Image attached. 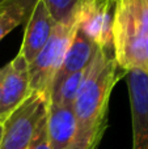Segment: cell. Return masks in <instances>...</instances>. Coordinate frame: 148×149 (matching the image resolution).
I'll list each match as a JSON object with an SVG mask.
<instances>
[{"label":"cell","instance_id":"9","mask_svg":"<svg viewBox=\"0 0 148 149\" xmlns=\"http://www.w3.org/2000/svg\"><path fill=\"white\" fill-rule=\"evenodd\" d=\"M97 51H98L97 45L93 41H91L89 37L80 28H77V30H76L75 36H73L72 41H71L70 46L67 49L62 65H60L57 74H55V77L52 79L50 92L55 86H58L63 81L64 77L87 70L88 65L92 63L93 58L96 56Z\"/></svg>","mask_w":148,"mask_h":149},{"label":"cell","instance_id":"7","mask_svg":"<svg viewBox=\"0 0 148 149\" xmlns=\"http://www.w3.org/2000/svg\"><path fill=\"white\" fill-rule=\"evenodd\" d=\"M79 28L98 49L112 47V8L108 0H88L79 12Z\"/></svg>","mask_w":148,"mask_h":149},{"label":"cell","instance_id":"8","mask_svg":"<svg viewBox=\"0 0 148 149\" xmlns=\"http://www.w3.org/2000/svg\"><path fill=\"white\" fill-rule=\"evenodd\" d=\"M55 25L57 24L52 20L45 3L42 0H38L33 9V13L26 21L22 43L18 51L28 64L36 59L39 51L47 43L54 31Z\"/></svg>","mask_w":148,"mask_h":149},{"label":"cell","instance_id":"3","mask_svg":"<svg viewBox=\"0 0 148 149\" xmlns=\"http://www.w3.org/2000/svg\"><path fill=\"white\" fill-rule=\"evenodd\" d=\"M49 95L31 92L1 123L0 149H28L41 122L47 115Z\"/></svg>","mask_w":148,"mask_h":149},{"label":"cell","instance_id":"4","mask_svg":"<svg viewBox=\"0 0 148 149\" xmlns=\"http://www.w3.org/2000/svg\"><path fill=\"white\" fill-rule=\"evenodd\" d=\"M79 28V20L57 24L50 39L37 58L29 63V84L31 92L50 94L52 79L59 71L67 49Z\"/></svg>","mask_w":148,"mask_h":149},{"label":"cell","instance_id":"2","mask_svg":"<svg viewBox=\"0 0 148 149\" xmlns=\"http://www.w3.org/2000/svg\"><path fill=\"white\" fill-rule=\"evenodd\" d=\"M112 47L118 68L148 73V0H108Z\"/></svg>","mask_w":148,"mask_h":149},{"label":"cell","instance_id":"10","mask_svg":"<svg viewBox=\"0 0 148 149\" xmlns=\"http://www.w3.org/2000/svg\"><path fill=\"white\" fill-rule=\"evenodd\" d=\"M46 128L51 149H70L76 131V119L72 106L49 102Z\"/></svg>","mask_w":148,"mask_h":149},{"label":"cell","instance_id":"17","mask_svg":"<svg viewBox=\"0 0 148 149\" xmlns=\"http://www.w3.org/2000/svg\"><path fill=\"white\" fill-rule=\"evenodd\" d=\"M0 141H1V123H0Z\"/></svg>","mask_w":148,"mask_h":149},{"label":"cell","instance_id":"15","mask_svg":"<svg viewBox=\"0 0 148 149\" xmlns=\"http://www.w3.org/2000/svg\"><path fill=\"white\" fill-rule=\"evenodd\" d=\"M5 71H7V65L0 68V98H1V85H3V80L5 76Z\"/></svg>","mask_w":148,"mask_h":149},{"label":"cell","instance_id":"1","mask_svg":"<svg viewBox=\"0 0 148 149\" xmlns=\"http://www.w3.org/2000/svg\"><path fill=\"white\" fill-rule=\"evenodd\" d=\"M119 79L113 49H98L72 105L76 131L70 149H97L108 126L110 94Z\"/></svg>","mask_w":148,"mask_h":149},{"label":"cell","instance_id":"5","mask_svg":"<svg viewBox=\"0 0 148 149\" xmlns=\"http://www.w3.org/2000/svg\"><path fill=\"white\" fill-rule=\"evenodd\" d=\"M125 74L131 106L133 149H148V73L131 70Z\"/></svg>","mask_w":148,"mask_h":149},{"label":"cell","instance_id":"6","mask_svg":"<svg viewBox=\"0 0 148 149\" xmlns=\"http://www.w3.org/2000/svg\"><path fill=\"white\" fill-rule=\"evenodd\" d=\"M1 85L0 98V123L24 102L31 93L29 84V65L24 56L18 52L9 63Z\"/></svg>","mask_w":148,"mask_h":149},{"label":"cell","instance_id":"13","mask_svg":"<svg viewBox=\"0 0 148 149\" xmlns=\"http://www.w3.org/2000/svg\"><path fill=\"white\" fill-rule=\"evenodd\" d=\"M55 24L79 20V12L88 0H42Z\"/></svg>","mask_w":148,"mask_h":149},{"label":"cell","instance_id":"14","mask_svg":"<svg viewBox=\"0 0 148 149\" xmlns=\"http://www.w3.org/2000/svg\"><path fill=\"white\" fill-rule=\"evenodd\" d=\"M28 149H51L47 137V128H46V118L41 122L36 135H34L31 143L29 144Z\"/></svg>","mask_w":148,"mask_h":149},{"label":"cell","instance_id":"12","mask_svg":"<svg viewBox=\"0 0 148 149\" xmlns=\"http://www.w3.org/2000/svg\"><path fill=\"white\" fill-rule=\"evenodd\" d=\"M85 71L87 70L64 77L63 81L50 92L49 102L55 103V105L72 106L76 100V95L80 90L81 82H83L84 76H85Z\"/></svg>","mask_w":148,"mask_h":149},{"label":"cell","instance_id":"16","mask_svg":"<svg viewBox=\"0 0 148 149\" xmlns=\"http://www.w3.org/2000/svg\"><path fill=\"white\" fill-rule=\"evenodd\" d=\"M5 1H8V0H0V7H1V5H3V4H4V3H5Z\"/></svg>","mask_w":148,"mask_h":149},{"label":"cell","instance_id":"11","mask_svg":"<svg viewBox=\"0 0 148 149\" xmlns=\"http://www.w3.org/2000/svg\"><path fill=\"white\" fill-rule=\"evenodd\" d=\"M38 0H8L0 7V42L17 26L26 24Z\"/></svg>","mask_w":148,"mask_h":149}]
</instances>
